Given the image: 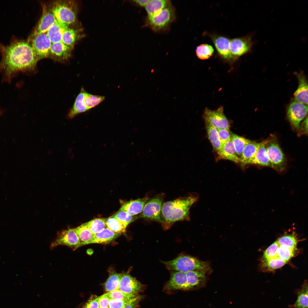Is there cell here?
<instances>
[{"mask_svg": "<svg viewBox=\"0 0 308 308\" xmlns=\"http://www.w3.org/2000/svg\"><path fill=\"white\" fill-rule=\"evenodd\" d=\"M253 44L250 36L232 39L230 41L231 53L234 57L241 56L250 52Z\"/></svg>", "mask_w": 308, "mask_h": 308, "instance_id": "7c38bea8", "label": "cell"}, {"mask_svg": "<svg viewBox=\"0 0 308 308\" xmlns=\"http://www.w3.org/2000/svg\"><path fill=\"white\" fill-rule=\"evenodd\" d=\"M266 149L271 167L279 172L283 171L285 167V157L275 137L270 138Z\"/></svg>", "mask_w": 308, "mask_h": 308, "instance_id": "8992f818", "label": "cell"}, {"mask_svg": "<svg viewBox=\"0 0 308 308\" xmlns=\"http://www.w3.org/2000/svg\"><path fill=\"white\" fill-rule=\"evenodd\" d=\"M79 238L74 228H69L58 233L55 240L51 244V249L59 245L68 246L74 250L79 247Z\"/></svg>", "mask_w": 308, "mask_h": 308, "instance_id": "8fae6325", "label": "cell"}, {"mask_svg": "<svg viewBox=\"0 0 308 308\" xmlns=\"http://www.w3.org/2000/svg\"><path fill=\"white\" fill-rule=\"evenodd\" d=\"M86 92V91L82 87L76 98L72 108L68 114V117L69 118L72 119L78 114L88 111L84 103Z\"/></svg>", "mask_w": 308, "mask_h": 308, "instance_id": "603a6c76", "label": "cell"}, {"mask_svg": "<svg viewBox=\"0 0 308 308\" xmlns=\"http://www.w3.org/2000/svg\"><path fill=\"white\" fill-rule=\"evenodd\" d=\"M74 229L79 240V247L88 244L95 237V234L91 232L85 223Z\"/></svg>", "mask_w": 308, "mask_h": 308, "instance_id": "484cf974", "label": "cell"}, {"mask_svg": "<svg viewBox=\"0 0 308 308\" xmlns=\"http://www.w3.org/2000/svg\"><path fill=\"white\" fill-rule=\"evenodd\" d=\"M212 41L219 54L224 58L229 60L234 57L230 49V40L222 36L213 35L211 36Z\"/></svg>", "mask_w": 308, "mask_h": 308, "instance_id": "e0dca14e", "label": "cell"}, {"mask_svg": "<svg viewBox=\"0 0 308 308\" xmlns=\"http://www.w3.org/2000/svg\"><path fill=\"white\" fill-rule=\"evenodd\" d=\"M217 130L222 145L231 140V134L229 129H220Z\"/></svg>", "mask_w": 308, "mask_h": 308, "instance_id": "7bdbcfd3", "label": "cell"}, {"mask_svg": "<svg viewBox=\"0 0 308 308\" xmlns=\"http://www.w3.org/2000/svg\"><path fill=\"white\" fill-rule=\"evenodd\" d=\"M223 111V108L222 106L215 110L206 108L203 115L205 124H209L217 129H229L230 123Z\"/></svg>", "mask_w": 308, "mask_h": 308, "instance_id": "30bf717a", "label": "cell"}, {"mask_svg": "<svg viewBox=\"0 0 308 308\" xmlns=\"http://www.w3.org/2000/svg\"></svg>", "mask_w": 308, "mask_h": 308, "instance_id": "f907efd6", "label": "cell"}, {"mask_svg": "<svg viewBox=\"0 0 308 308\" xmlns=\"http://www.w3.org/2000/svg\"><path fill=\"white\" fill-rule=\"evenodd\" d=\"M138 294L131 299L123 308H136L137 306L142 298V296Z\"/></svg>", "mask_w": 308, "mask_h": 308, "instance_id": "7dc6e473", "label": "cell"}, {"mask_svg": "<svg viewBox=\"0 0 308 308\" xmlns=\"http://www.w3.org/2000/svg\"><path fill=\"white\" fill-rule=\"evenodd\" d=\"M298 86L294 96L295 100L307 105L308 84L305 76L303 73H296Z\"/></svg>", "mask_w": 308, "mask_h": 308, "instance_id": "d6986e66", "label": "cell"}, {"mask_svg": "<svg viewBox=\"0 0 308 308\" xmlns=\"http://www.w3.org/2000/svg\"><path fill=\"white\" fill-rule=\"evenodd\" d=\"M0 72L3 80L8 83L20 72L34 71L39 60L31 45L23 41L7 46L0 44Z\"/></svg>", "mask_w": 308, "mask_h": 308, "instance_id": "6da1fadb", "label": "cell"}, {"mask_svg": "<svg viewBox=\"0 0 308 308\" xmlns=\"http://www.w3.org/2000/svg\"><path fill=\"white\" fill-rule=\"evenodd\" d=\"M56 20L50 8L44 5L41 17L32 35L46 33Z\"/></svg>", "mask_w": 308, "mask_h": 308, "instance_id": "5bb4252c", "label": "cell"}, {"mask_svg": "<svg viewBox=\"0 0 308 308\" xmlns=\"http://www.w3.org/2000/svg\"><path fill=\"white\" fill-rule=\"evenodd\" d=\"M187 278V290L200 288L205 285L206 281V273L199 271L186 272Z\"/></svg>", "mask_w": 308, "mask_h": 308, "instance_id": "ac0fdd59", "label": "cell"}, {"mask_svg": "<svg viewBox=\"0 0 308 308\" xmlns=\"http://www.w3.org/2000/svg\"><path fill=\"white\" fill-rule=\"evenodd\" d=\"M68 27L56 20L46 33L52 43L61 41L63 33Z\"/></svg>", "mask_w": 308, "mask_h": 308, "instance_id": "cb8c5ba5", "label": "cell"}, {"mask_svg": "<svg viewBox=\"0 0 308 308\" xmlns=\"http://www.w3.org/2000/svg\"><path fill=\"white\" fill-rule=\"evenodd\" d=\"M170 5L169 0H149L145 7L148 16H151Z\"/></svg>", "mask_w": 308, "mask_h": 308, "instance_id": "4316f807", "label": "cell"}, {"mask_svg": "<svg viewBox=\"0 0 308 308\" xmlns=\"http://www.w3.org/2000/svg\"><path fill=\"white\" fill-rule=\"evenodd\" d=\"M308 284L305 281L301 288L297 290V297L294 304L289 306L290 308H308Z\"/></svg>", "mask_w": 308, "mask_h": 308, "instance_id": "d4e9b609", "label": "cell"}, {"mask_svg": "<svg viewBox=\"0 0 308 308\" xmlns=\"http://www.w3.org/2000/svg\"><path fill=\"white\" fill-rule=\"evenodd\" d=\"M149 0H136L133 1L137 5L141 7H145Z\"/></svg>", "mask_w": 308, "mask_h": 308, "instance_id": "681fc988", "label": "cell"}, {"mask_svg": "<svg viewBox=\"0 0 308 308\" xmlns=\"http://www.w3.org/2000/svg\"><path fill=\"white\" fill-rule=\"evenodd\" d=\"M214 49L210 45L207 44H202L196 47V53L197 56L200 59L206 60L212 56Z\"/></svg>", "mask_w": 308, "mask_h": 308, "instance_id": "d590c367", "label": "cell"}, {"mask_svg": "<svg viewBox=\"0 0 308 308\" xmlns=\"http://www.w3.org/2000/svg\"><path fill=\"white\" fill-rule=\"evenodd\" d=\"M164 196V194H160L148 200L139 217L146 220L161 223V211Z\"/></svg>", "mask_w": 308, "mask_h": 308, "instance_id": "52a82bcc", "label": "cell"}, {"mask_svg": "<svg viewBox=\"0 0 308 308\" xmlns=\"http://www.w3.org/2000/svg\"><path fill=\"white\" fill-rule=\"evenodd\" d=\"M98 297L96 295H92L82 308H99Z\"/></svg>", "mask_w": 308, "mask_h": 308, "instance_id": "f6af8a7d", "label": "cell"}, {"mask_svg": "<svg viewBox=\"0 0 308 308\" xmlns=\"http://www.w3.org/2000/svg\"><path fill=\"white\" fill-rule=\"evenodd\" d=\"M113 216L126 226L135 220L137 217L132 216L126 211L120 209Z\"/></svg>", "mask_w": 308, "mask_h": 308, "instance_id": "74e56055", "label": "cell"}, {"mask_svg": "<svg viewBox=\"0 0 308 308\" xmlns=\"http://www.w3.org/2000/svg\"><path fill=\"white\" fill-rule=\"evenodd\" d=\"M56 19L68 26L76 21L77 5L73 0H57L50 7Z\"/></svg>", "mask_w": 308, "mask_h": 308, "instance_id": "277c9868", "label": "cell"}, {"mask_svg": "<svg viewBox=\"0 0 308 308\" xmlns=\"http://www.w3.org/2000/svg\"><path fill=\"white\" fill-rule=\"evenodd\" d=\"M143 285L135 278L128 273L122 274L117 289L129 294H136L141 292Z\"/></svg>", "mask_w": 308, "mask_h": 308, "instance_id": "4fadbf2b", "label": "cell"}, {"mask_svg": "<svg viewBox=\"0 0 308 308\" xmlns=\"http://www.w3.org/2000/svg\"><path fill=\"white\" fill-rule=\"evenodd\" d=\"M161 262L171 271L186 272L199 271L206 273L210 272L211 270L208 262L185 254L180 255L171 260Z\"/></svg>", "mask_w": 308, "mask_h": 308, "instance_id": "3957f363", "label": "cell"}, {"mask_svg": "<svg viewBox=\"0 0 308 308\" xmlns=\"http://www.w3.org/2000/svg\"><path fill=\"white\" fill-rule=\"evenodd\" d=\"M110 300L107 296V293L98 296V300L99 308H109Z\"/></svg>", "mask_w": 308, "mask_h": 308, "instance_id": "bcb514c9", "label": "cell"}, {"mask_svg": "<svg viewBox=\"0 0 308 308\" xmlns=\"http://www.w3.org/2000/svg\"><path fill=\"white\" fill-rule=\"evenodd\" d=\"M73 48L65 44L61 41L52 43L49 57L55 60L64 61L70 56Z\"/></svg>", "mask_w": 308, "mask_h": 308, "instance_id": "9a60e30c", "label": "cell"}, {"mask_svg": "<svg viewBox=\"0 0 308 308\" xmlns=\"http://www.w3.org/2000/svg\"><path fill=\"white\" fill-rule=\"evenodd\" d=\"M279 246L295 249L297 243L296 238L291 234L284 236L277 240Z\"/></svg>", "mask_w": 308, "mask_h": 308, "instance_id": "f35d334b", "label": "cell"}, {"mask_svg": "<svg viewBox=\"0 0 308 308\" xmlns=\"http://www.w3.org/2000/svg\"><path fill=\"white\" fill-rule=\"evenodd\" d=\"M231 140L236 153L240 158L245 146L251 141L232 133L231 134Z\"/></svg>", "mask_w": 308, "mask_h": 308, "instance_id": "4dcf8cb0", "label": "cell"}, {"mask_svg": "<svg viewBox=\"0 0 308 308\" xmlns=\"http://www.w3.org/2000/svg\"><path fill=\"white\" fill-rule=\"evenodd\" d=\"M208 137L214 150L217 152L221 149V143L217 129L208 124H206Z\"/></svg>", "mask_w": 308, "mask_h": 308, "instance_id": "f546056e", "label": "cell"}, {"mask_svg": "<svg viewBox=\"0 0 308 308\" xmlns=\"http://www.w3.org/2000/svg\"><path fill=\"white\" fill-rule=\"evenodd\" d=\"M307 105L294 101L291 102L287 109V116L293 128L298 131L301 121L307 114Z\"/></svg>", "mask_w": 308, "mask_h": 308, "instance_id": "9c48e42d", "label": "cell"}, {"mask_svg": "<svg viewBox=\"0 0 308 308\" xmlns=\"http://www.w3.org/2000/svg\"><path fill=\"white\" fill-rule=\"evenodd\" d=\"M121 235V233H115L107 228L95 234L94 239L88 244H108L114 241Z\"/></svg>", "mask_w": 308, "mask_h": 308, "instance_id": "44dd1931", "label": "cell"}, {"mask_svg": "<svg viewBox=\"0 0 308 308\" xmlns=\"http://www.w3.org/2000/svg\"><path fill=\"white\" fill-rule=\"evenodd\" d=\"M28 42L32 47L39 60L49 57L52 43L46 33L31 35Z\"/></svg>", "mask_w": 308, "mask_h": 308, "instance_id": "ba28073f", "label": "cell"}, {"mask_svg": "<svg viewBox=\"0 0 308 308\" xmlns=\"http://www.w3.org/2000/svg\"><path fill=\"white\" fill-rule=\"evenodd\" d=\"M131 299L125 300L110 299L109 303V308H123Z\"/></svg>", "mask_w": 308, "mask_h": 308, "instance_id": "ee69618b", "label": "cell"}, {"mask_svg": "<svg viewBox=\"0 0 308 308\" xmlns=\"http://www.w3.org/2000/svg\"><path fill=\"white\" fill-rule=\"evenodd\" d=\"M295 253V249L279 246L275 258H277L286 262L293 257Z\"/></svg>", "mask_w": 308, "mask_h": 308, "instance_id": "ab89813d", "label": "cell"}, {"mask_svg": "<svg viewBox=\"0 0 308 308\" xmlns=\"http://www.w3.org/2000/svg\"><path fill=\"white\" fill-rule=\"evenodd\" d=\"M105 220V218H97L85 223L91 232L96 234L107 228Z\"/></svg>", "mask_w": 308, "mask_h": 308, "instance_id": "e575fe53", "label": "cell"}, {"mask_svg": "<svg viewBox=\"0 0 308 308\" xmlns=\"http://www.w3.org/2000/svg\"><path fill=\"white\" fill-rule=\"evenodd\" d=\"M286 262L279 258H275L268 259H264L262 265L266 270L272 271L281 267Z\"/></svg>", "mask_w": 308, "mask_h": 308, "instance_id": "8d00e7d4", "label": "cell"}, {"mask_svg": "<svg viewBox=\"0 0 308 308\" xmlns=\"http://www.w3.org/2000/svg\"><path fill=\"white\" fill-rule=\"evenodd\" d=\"M308 117L305 118L303 121L300 125L298 131V135H307L308 133Z\"/></svg>", "mask_w": 308, "mask_h": 308, "instance_id": "c3c4849f", "label": "cell"}, {"mask_svg": "<svg viewBox=\"0 0 308 308\" xmlns=\"http://www.w3.org/2000/svg\"><path fill=\"white\" fill-rule=\"evenodd\" d=\"M175 18L174 9L170 5L152 15L147 16L146 23L153 31H158L167 27Z\"/></svg>", "mask_w": 308, "mask_h": 308, "instance_id": "5b68a950", "label": "cell"}, {"mask_svg": "<svg viewBox=\"0 0 308 308\" xmlns=\"http://www.w3.org/2000/svg\"><path fill=\"white\" fill-rule=\"evenodd\" d=\"M261 142L251 141L246 145L241 157L240 162L243 166L248 161L252 158L255 155L260 145Z\"/></svg>", "mask_w": 308, "mask_h": 308, "instance_id": "83f0119b", "label": "cell"}, {"mask_svg": "<svg viewBox=\"0 0 308 308\" xmlns=\"http://www.w3.org/2000/svg\"><path fill=\"white\" fill-rule=\"evenodd\" d=\"M105 99L104 96L93 95L86 92L84 99V103L88 111L99 105Z\"/></svg>", "mask_w": 308, "mask_h": 308, "instance_id": "1f68e13d", "label": "cell"}, {"mask_svg": "<svg viewBox=\"0 0 308 308\" xmlns=\"http://www.w3.org/2000/svg\"><path fill=\"white\" fill-rule=\"evenodd\" d=\"M110 299L125 300L133 298L138 294H129L123 292L118 289L106 293Z\"/></svg>", "mask_w": 308, "mask_h": 308, "instance_id": "60d3db41", "label": "cell"}, {"mask_svg": "<svg viewBox=\"0 0 308 308\" xmlns=\"http://www.w3.org/2000/svg\"><path fill=\"white\" fill-rule=\"evenodd\" d=\"M198 199L196 194H189L163 203L161 216L164 229H169L177 222L189 220L190 208Z\"/></svg>", "mask_w": 308, "mask_h": 308, "instance_id": "7a4b0ae2", "label": "cell"}, {"mask_svg": "<svg viewBox=\"0 0 308 308\" xmlns=\"http://www.w3.org/2000/svg\"><path fill=\"white\" fill-rule=\"evenodd\" d=\"M105 222L107 228L115 233L121 234L126 231L127 226L113 216L106 219Z\"/></svg>", "mask_w": 308, "mask_h": 308, "instance_id": "836d02e7", "label": "cell"}, {"mask_svg": "<svg viewBox=\"0 0 308 308\" xmlns=\"http://www.w3.org/2000/svg\"><path fill=\"white\" fill-rule=\"evenodd\" d=\"M77 30L68 27L64 31L61 41L65 44L73 47L80 37Z\"/></svg>", "mask_w": 308, "mask_h": 308, "instance_id": "d6a6232c", "label": "cell"}, {"mask_svg": "<svg viewBox=\"0 0 308 308\" xmlns=\"http://www.w3.org/2000/svg\"><path fill=\"white\" fill-rule=\"evenodd\" d=\"M279 245L276 240L269 246L265 251L263 255L264 259H268L275 258L277 250Z\"/></svg>", "mask_w": 308, "mask_h": 308, "instance_id": "b9f144b4", "label": "cell"}, {"mask_svg": "<svg viewBox=\"0 0 308 308\" xmlns=\"http://www.w3.org/2000/svg\"><path fill=\"white\" fill-rule=\"evenodd\" d=\"M217 153L221 159L230 160L236 163L240 162V158L236 153L231 140L222 145Z\"/></svg>", "mask_w": 308, "mask_h": 308, "instance_id": "7402d4cb", "label": "cell"}, {"mask_svg": "<svg viewBox=\"0 0 308 308\" xmlns=\"http://www.w3.org/2000/svg\"><path fill=\"white\" fill-rule=\"evenodd\" d=\"M109 277L104 284L106 293L117 289L122 275L113 270H109Z\"/></svg>", "mask_w": 308, "mask_h": 308, "instance_id": "f1b7e54d", "label": "cell"}, {"mask_svg": "<svg viewBox=\"0 0 308 308\" xmlns=\"http://www.w3.org/2000/svg\"><path fill=\"white\" fill-rule=\"evenodd\" d=\"M270 138L261 142L260 145L254 156L247 161L244 166L249 164H255L260 166L271 167L266 151V145Z\"/></svg>", "mask_w": 308, "mask_h": 308, "instance_id": "2e32d148", "label": "cell"}, {"mask_svg": "<svg viewBox=\"0 0 308 308\" xmlns=\"http://www.w3.org/2000/svg\"><path fill=\"white\" fill-rule=\"evenodd\" d=\"M147 197L133 200L123 203L119 209L124 210L132 216L141 213L144 207L149 200Z\"/></svg>", "mask_w": 308, "mask_h": 308, "instance_id": "ffe728a7", "label": "cell"}]
</instances>
